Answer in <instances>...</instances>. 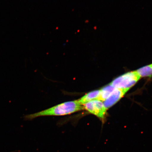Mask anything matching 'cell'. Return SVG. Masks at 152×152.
<instances>
[{"mask_svg": "<svg viewBox=\"0 0 152 152\" xmlns=\"http://www.w3.org/2000/svg\"><path fill=\"white\" fill-rule=\"evenodd\" d=\"M84 110L78 100L64 102L39 113L31 114L26 117L28 119H32L39 117L46 116H60L69 115Z\"/></svg>", "mask_w": 152, "mask_h": 152, "instance_id": "1", "label": "cell"}, {"mask_svg": "<svg viewBox=\"0 0 152 152\" xmlns=\"http://www.w3.org/2000/svg\"><path fill=\"white\" fill-rule=\"evenodd\" d=\"M140 77L136 71L129 72L114 79L110 84L115 88L130 89Z\"/></svg>", "mask_w": 152, "mask_h": 152, "instance_id": "2", "label": "cell"}, {"mask_svg": "<svg viewBox=\"0 0 152 152\" xmlns=\"http://www.w3.org/2000/svg\"><path fill=\"white\" fill-rule=\"evenodd\" d=\"M83 106L84 110L98 118L103 124L105 123L107 109L102 101L97 99L93 100Z\"/></svg>", "mask_w": 152, "mask_h": 152, "instance_id": "3", "label": "cell"}, {"mask_svg": "<svg viewBox=\"0 0 152 152\" xmlns=\"http://www.w3.org/2000/svg\"><path fill=\"white\" fill-rule=\"evenodd\" d=\"M129 89L116 88L112 92L104 104L106 109L112 107L122 98Z\"/></svg>", "mask_w": 152, "mask_h": 152, "instance_id": "4", "label": "cell"}, {"mask_svg": "<svg viewBox=\"0 0 152 152\" xmlns=\"http://www.w3.org/2000/svg\"><path fill=\"white\" fill-rule=\"evenodd\" d=\"M100 90H97L91 91L84 95L78 101L82 105L85 104L88 102L94 100L98 99L99 96Z\"/></svg>", "mask_w": 152, "mask_h": 152, "instance_id": "5", "label": "cell"}, {"mask_svg": "<svg viewBox=\"0 0 152 152\" xmlns=\"http://www.w3.org/2000/svg\"><path fill=\"white\" fill-rule=\"evenodd\" d=\"M115 88L110 84L100 90L99 96L98 100L104 101Z\"/></svg>", "mask_w": 152, "mask_h": 152, "instance_id": "6", "label": "cell"}, {"mask_svg": "<svg viewBox=\"0 0 152 152\" xmlns=\"http://www.w3.org/2000/svg\"><path fill=\"white\" fill-rule=\"evenodd\" d=\"M136 71L141 77H151L152 76V64L140 68Z\"/></svg>", "mask_w": 152, "mask_h": 152, "instance_id": "7", "label": "cell"}]
</instances>
